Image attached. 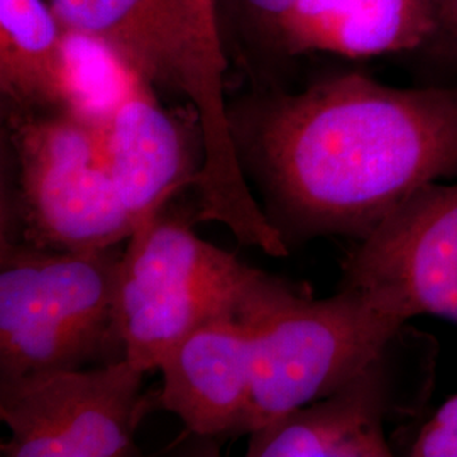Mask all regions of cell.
<instances>
[{"instance_id":"1","label":"cell","mask_w":457,"mask_h":457,"mask_svg":"<svg viewBox=\"0 0 457 457\" xmlns=\"http://www.w3.org/2000/svg\"><path fill=\"white\" fill-rule=\"evenodd\" d=\"M228 119L243 170L302 234L364 239L425 185L457 179V87L345 73Z\"/></svg>"},{"instance_id":"2","label":"cell","mask_w":457,"mask_h":457,"mask_svg":"<svg viewBox=\"0 0 457 457\" xmlns=\"http://www.w3.org/2000/svg\"><path fill=\"white\" fill-rule=\"evenodd\" d=\"M66 31L107 46L147 85L188 98L204 137L198 217L243 245L283 258L281 230L251 194L224 100V48L215 0H48Z\"/></svg>"},{"instance_id":"3","label":"cell","mask_w":457,"mask_h":457,"mask_svg":"<svg viewBox=\"0 0 457 457\" xmlns=\"http://www.w3.org/2000/svg\"><path fill=\"white\" fill-rule=\"evenodd\" d=\"M241 315L253 341V390L245 436L337 390L388 351L413 312L385 288L345 285L313 300L262 278Z\"/></svg>"},{"instance_id":"4","label":"cell","mask_w":457,"mask_h":457,"mask_svg":"<svg viewBox=\"0 0 457 457\" xmlns=\"http://www.w3.org/2000/svg\"><path fill=\"white\" fill-rule=\"evenodd\" d=\"M2 239L60 251H98L131 237L100 131L68 111L7 112Z\"/></svg>"},{"instance_id":"5","label":"cell","mask_w":457,"mask_h":457,"mask_svg":"<svg viewBox=\"0 0 457 457\" xmlns=\"http://www.w3.org/2000/svg\"><path fill=\"white\" fill-rule=\"evenodd\" d=\"M122 251H60L0 239V379L83 368L120 339Z\"/></svg>"},{"instance_id":"6","label":"cell","mask_w":457,"mask_h":457,"mask_svg":"<svg viewBox=\"0 0 457 457\" xmlns=\"http://www.w3.org/2000/svg\"><path fill=\"white\" fill-rule=\"evenodd\" d=\"M266 273L200 239L166 211L134 228L122 251L115 322L122 356L145 371L195 328L241 312Z\"/></svg>"},{"instance_id":"7","label":"cell","mask_w":457,"mask_h":457,"mask_svg":"<svg viewBox=\"0 0 457 457\" xmlns=\"http://www.w3.org/2000/svg\"><path fill=\"white\" fill-rule=\"evenodd\" d=\"M146 371L128 358L96 370L0 379L4 457L137 456L136 430L149 409Z\"/></svg>"},{"instance_id":"8","label":"cell","mask_w":457,"mask_h":457,"mask_svg":"<svg viewBox=\"0 0 457 457\" xmlns=\"http://www.w3.org/2000/svg\"><path fill=\"white\" fill-rule=\"evenodd\" d=\"M345 285L392 290L415 317L457 324V183H428L386 215L345 262Z\"/></svg>"},{"instance_id":"9","label":"cell","mask_w":457,"mask_h":457,"mask_svg":"<svg viewBox=\"0 0 457 457\" xmlns=\"http://www.w3.org/2000/svg\"><path fill=\"white\" fill-rule=\"evenodd\" d=\"M98 131L132 228L164 212L183 188L195 187L204 168V158H196V141L204 139H195L185 122L162 107L154 88L137 75Z\"/></svg>"},{"instance_id":"10","label":"cell","mask_w":457,"mask_h":457,"mask_svg":"<svg viewBox=\"0 0 457 457\" xmlns=\"http://www.w3.org/2000/svg\"><path fill=\"white\" fill-rule=\"evenodd\" d=\"M160 403L198 437L245 436L253 390V341L241 312L219 315L164 358Z\"/></svg>"},{"instance_id":"11","label":"cell","mask_w":457,"mask_h":457,"mask_svg":"<svg viewBox=\"0 0 457 457\" xmlns=\"http://www.w3.org/2000/svg\"><path fill=\"white\" fill-rule=\"evenodd\" d=\"M386 351L343 386L249 432L251 457H386Z\"/></svg>"},{"instance_id":"12","label":"cell","mask_w":457,"mask_h":457,"mask_svg":"<svg viewBox=\"0 0 457 457\" xmlns=\"http://www.w3.org/2000/svg\"><path fill=\"white\" fill-rule=\"evenodd\" d=\"M436 34L432 0H295L281 49L361 60L420 48Z\"/></svg>"},{"instance_id":"13","label":"cell","mask_w":457,"mask_h":457,"mask_svg":"<svg viewBox=\"0 0 457 457\" xmlns=\"http://www.w3.org/2000/svg\"><path fill=\"white\" fill-rule=\"evenodd\" d=\"M0 88L9 111H66V29L48 0H0Z\"/></svg>"},{"instance_id":"14","label":"cell","mask_w":457,"mask_h":457,"mask_svg":"<svg viewBox=\"0 0 457 457\" xmlns=\"http://www.w3.org/2000/svg\"><path fill=\"white\" fill-rule=\"evenodd\" d=\"M409 456L457 457V395L425 422Z\"/></svg>"},{"instance_id":"15","label":"cell","mask_w":457,"mask_h":457,"mask_svg":"<svg viewBox=\"0 0 457 457\" xmlns=\"http://www.w3.org/2000/svg\"><path fill=\"white\" fill-rule=\"evenodd\" d=\"M230 4L251 28L281 48V29L295 0H230Z\"/></svg>"},{"instance_id":"16","label":"cell","mask_w":457,"mask_h":457,"mask_svg":"<svg viewBox=\"0 0 457 457\" xmlns=\"http://www.w3.org/2000/svg\"><path fill=\"white\" fill-rule=\"evenodd\" d=\"M437 34L434 41H442L444 48L457 56V0H432Z\"/></svg>"}]
</instances>
